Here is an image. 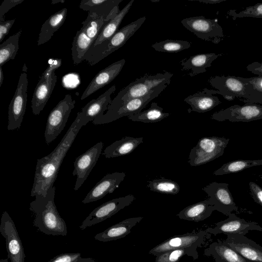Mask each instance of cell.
<instances>
[{"instance_id": "obj_1", "label": "cell", "mask_w": 262, "mask_h": 262, "mask_svg": "<svg viewBox=\"0 0 262 262\" xmlns=\"http://www.w3.org/2000/svg\"><path fill=\"white\" fill-rule=\"evenodd\" d=\"M82 126L80 118L77 115L66 135L53 151L37 160L31 196L36 195L46 196L48 190L54 186L63 160Z\"/></svg>"}, {"instance_id": "obj_2", "label": "cell", "mask_w": 262, "mask_h": 262, "mask_svg": "<svg viewBox=\"0 0 262 262\" xmlns=\"http://www.w3.org/2000/svg\"><path fill=\"white\" fill-rule=\"evenodd\" d=\"M55 187L51 186L46 196L36 195L29 209L34 215L33 226L47 235L66 236L67 227L54 203Z\"/></svg>"}, {"instance_id": "obj_3", "label": "cell", "mask_w": 262, "mask_h": 262, "mask_svg": "<svg viewBox=\"0 0 262 262\" xmlns=\"http://www.w3.org/2000/svg\"><path fill=\"white\" fill-rule=\"evenodd\" d=\"M173 74L168 72L156 75L146 74L120 91L112 100L106 112H111L129 100L144 96L158 86L169 85Z\"/></svg>"}, {"instance_id": "obj_4", "label": "cell", "mask_w": 262, "mask_h": 262, "mask_svg": "<svg viewBox=\"0 0 262 262\" xmlns=\"http://www.w3.org/2000/svg\"><path fill=\"white\" fill-rule=\"evenodd\" d=\"M146 20L141 17L118 30L110 39L96 46L90 47L83 60L94 66L102 59L122 47L135 34Z\"/></svg>"}, {"instance_id": "obj_5", "label": "cell", "mask_w": 262, "mask_h": 262, "mask_svg": "<svg viewBox=\"0 0 262 262\" xmlns=\"http://www.w3.org/2000/svg\"><path fill=\"white\" fill-rule=\"evenodd\" d=\"M229 139L221 137L201 138L190 150L188 163L192 166H200L222 156Z\"/></svg>"}, {"instance_id": "obj_6", "label": "cell", "mask_w": 262, "mask_h": 262, "mask_svg": "<svg viewBox=\"0 0 262 262\" xmlns=\"http://www.w3.org/2000/svg\"><path fill=\"white\" fill-rule=\"evenodd\" d=\"M61 59L50 60L49 65L40 77L31 100V108L35 115H38L46 105L57 80L55 71L61 65Z\"/></svg>"}, {"instance_id": "obj_7", "label": "cell", "mask_w": 262, "mask_h": 262, "mask_svg": "<svg viewBox=\"0 0 262 262\" xmlns=\"http://www.w3.org/2000/svg\"><path fill=\"white\" fill-rule=\"evenodd\" d=\"M168 86L167 84L157 87L144 96L129 100L118 108L106 112L97 117L93 121L95 125L110 123L121 117L138 114L144 108L148 103L158 97Z\"/></svg>"}, {"instance_id": "obj_8", "label": "cell", "mask_w": 262, "mask_h": 262, "mask_svg": "<svg viewBox=\"0 0 262 262\" xmlns=\"http://www.w3.org/2000/svg\"><path fill=\"white\" fill-rule=\"evenodd\" d=\"M75 100L70 94H67L50 113L45 132V141L49 144L54 141L64 129L72 110L74 108Z\"/></svg>"}, {"instance_id": "obj_9", "label": "cell", "mask_w": 262, "mask_h": 262, "mask_svg": "<svg viewBox=\"0 0 262 262\" xmlns=\"http://www.w3.org/2000/svg\"><path fill=\"white\" fill-rule=\"evenodd\" d=\"M181 23L198 38L205 41L217 44L225 37L223 28L216 19L203 16H193L182 19Z\"/></svg>"}, {"instance_id": "obj_10", "label": "cell", "mask_w": 262, "mask_h": 262, "mask_svg": "<svg viewBox=\"0 0 262 262\" xmlns=\"http://www.w3.org/2000/svg\"><path fill=\"white\" fill-rule=\"evenodd\" d=\"M28 86L27 75L26 72H23L8 107V130L18 129L21 126L26 112Z\"/></svg>"}, {"instance_id": "obj_11", "label": "cell", "mask_w": 262, "mask_h": 262, "mask_svg": "<svg viewBox=\"0 0 262 262\" xmlns=\"http://www.w3.org/2000/svg\"><path fill=\"white\" fill-rule=\"evenodd\" d=\"M206 230L186 233L170 237L152 248L149 253L155 256L165 251L176 249L186 248L197 252L202 247L208 235Z\"/></svg>"}, {"instance_id": "obj_12", "label": "cell", "mask_w": 262, "mask_h": 262, "mask_svg": "<svg viewBox=\"0 0 262 262\" xmlns=\"http://www.w3.org/2000/svg\"><path fill=\"white\" fill-rule=\"evenodd\" d=\"M0 233L5 238L8 257L11 262H25L26 255L15 224L7 211L3 212Z\"/></svg>"}, {"instance_id": "obj_13", "label": "cell", "mask_w": 262, "mask_h": 262, "mask_svg": "<svg viewBox=\"0 0 262 262\" xmlns=\"http://www.w3.org/2000/svg\"><path fill=\"white\" fill-rule=\"evenodd\" d=\"M212 119L217 121L228 120L230 122H250L262 119V105L246 103L243 105L235 104L215 112Z\"/></svg>"}, {"instance_id": "obj_14", "label": "cell", "mask_w": 262, "mask_h": 262, "mask_svg": "<svg viewBox=\"0 0 262 262\" xmlns=\"http://www.w3.org/2000/svg\"><path fill=\"white\" fill-rule=\"evenodd\" d=\"M228 187V183L213 182L202 188L207 194L209 204L214 207L215 210L227 216L238 210Z\"/></svg>"}, {"instance_id": "obj_15", "label": "cell", "mask_w": 262, "mask_h": 262, "mask_svg": "<svg viewBox=\"0 0 262 262\" xmlns=\"http://www.w3.org/2000/svg\"><path fill=\"white\" fill-rule=\"evenodd\" d=\"M133 194L114 199L94 209L79 226L81 230L91 227L111 217L121 209L130 205L135 200Z\"/></svg>"}, {"instance_id": "obj_16", "label": "cell", "mask_w": 262, "mask_h": 262, "mask_svg": "<svg viewBox=\"0 0 262 262\" xmlns=\"http://www.w3.org/2000/svg\"><path fill=\"white\" fill-rule=\"evenodd\" d=\"M210 84L217 90H210L213 94L222 95L225 99L232 101L235 97L245 99L246 84L238 77L215 76L208 80Z\"/></svg>"}, {"instance_id": "obj_17", "label": "cell", "mask_w": 262, "mask_h": 262, "mask_svg": "<svg viewBox=\"0 0 262 262\" xmlns=\"http://www.w3.org/2000/svg\"><path fill=\"white\" fill-rule=\"evenodd\" d=\"M103 146L102 142H99L76 158L73 172V175L77 176L75 190L79 189L87 179L101 154Z\"/></svg>"}, {"instance_id": "obj_18", "label": "cell", "mask_w": 262, "mask_h": 262, "mask_svg": "<svg viewBox=\"0 0 262 262\" xmlns=\"http://www.w3.org/2000/svg\"><path fill=\"white\" fill-rule=\"evenodd\" d=\"M228 216L227 219L215 223L214 227L207 228L206 231L215 235L221 233L245 235L251 230L262 231V227L256 222H247L233 213H230Z\"/></svg>"}, {"instance_id": "obj_19", "label": "cell", "mask_w": 262, "mask_h": 262, "mask_svg": "<svg viewBox=\"0 0 262 262\" xmlns=\"http://www.w3.org/2000/svg\"><path fill=\"white\" fill-rule=\"evenodd\" d=\"M223 242L246 259L262 262V247L244 235L228 234Z\"/></svg>"}, {"instance_id": "obj_20", "label": "cell", "mask_w": 262, "mask_h": 262, "mask_svg": "<svg viewBox=\"0 0 262 262\" xmlns=\"http://www.w3.org/2000/svg\"><path fill=\"white\" fill-rule=\"evenodd\" d=\"M115 91L116 86L113 85L97 98L92 99L82 108L77 115L79 117L82 126L90 121L93 122L96 118L104 114L112 101L111 96Z\"/></svg>"}, {"instance_id": "obj_21", "label": "cell", "mask_w": 262, "mask_h": 262, "mask_svg": "<svg viewBox=\"0 0 262 262\" xmlns=\"http://www.w3.org/2000/svg\"><path fill=\"white\" fill-rule=\"evenodd\" d=\"M125 173L115 172L106 174L89 191L82 201L88 204L98 201L106 194L113 192L117 189L125 177Z\"/></svg>"}, {"instance_id": "obj_22", "label": "cell", "mask_w": 262, "mask_h": 262, "mask_svg": "<svg viewBox=\"0 0 262 262\" xmlns=\"http://www.w3.org/2000/svg\"><path fill=\"white\" fill-rule=\"evenodd\" d=\"M125 60L122 59L99 72L93 78L81 96L83 100L111 82L122 70Z\"/></svg>"}, {"instance_id": "obj_23", "label": "cell", "mask_w": 262, "mask_h": 262, "mask_svg": "<svg viewBox=\"0 0 262 262\" xmlns=\"http://www.w3.org/2000/svg\"><path fill=\"white\" fill-rule=\"evenodd\" d=\"M122 1L83 0L79 7L89 13H95L107 20H111L120 12L119 5Z\"/></svg>"}, {"instance_id": "obj_24", "label": "cell", "mask_w": 262, "mask_h": 262, "mask_svg": "<svg viewBox=\"0 0 262 262\" xmlns=\"http://www.w3.org/2000/svg\"><path fill=\"white\" fill-rule=\"evenodd\" d=\"M143 219V217L142 216L126 219L97 234L94 238L100 242H106L123 238Z\"/></svg>"}, {"instance_id": "obj_25", "label": "cell", "mask_w": 262, "mask_h": 262, "mask_svg": "<svg viewBox=\"0 0 262 262\" xmlns=\"http://www.w3.org/2000/svg\"><path fill=\"white\" fill-rule=\"evenodd\" d=\"M204 255L212 256L215 262H252L219 239L205 250Z\"/></svg>"}, {"instance_id": "obj_26", "label": "cell", "mask_w": 262, "mask_h": 262, "mask_svg": "<svg viewBox=\"0 0 262 262\" xmlns=\"http://www.w3.org/2000/svg\"><path fill=\"white\" fill-rule=\"evenodd\" d=\"M184 101L191 107L190 111L205 113L211 111L221 103L217 96H214L210 90L205 88L185 98Z\"/></svg>"}, {"instance_id": "obj_27", "label": "cell", "mask_w": 262, "mask_h": 262, "mask_svg": "<svg viewBox=\"0 0 262 262\" xmlns=\"http://www.w3.org/2000/svg\"><path fill=\"white\" fill-rule=\"evenodd\" d=\"M222 54L214 53H202L190 56L188 58H184L181 61L182 70L191 72L188 74L191 77H193L199 74L206 72V68L211 66L212 62Z\"/></svg>"}, {"instance_id": "obj_28", "label": "cell", "mask_w": 262, "mask_h": 262, "mask_svg": "<svg viewBox=\"0 0 262 262\" xmlns=\"http://www.w3.org/2000/svg\"><path fill=\"white\" fill-rule=\"evenodd\" d=\"M143 137H125L117 140L105 148L102 154L106 158L128 155L143 142Z\"/></svg>"}, {"instance_id": "obj_29", "label": "cell", "mask_w": 262, "mask_h": 262, "mask_svg": "<svg viewBox=\"0 0 262 262\" xmlns=\"http://www.w3.org/2000/svg\"><path fill=\"white\" fill-rule=\"evenodd\" d=\"M214 210L206 199L185 207L177 215L180 219L199 222L209 217Z\"/></svg>"}, {"instance_id": "obj_30", "label": "cell", "mask_w": 262, "mask_h": 262, "mask_svg": "<svg viewBox=\"0 0 262 262\" xmlns=\"http://www.w3.org/2000/svg\"><path fill=\"white\" fill-rule=\"evenodd\" d=\"M67 15V9L64 8L51 15L42 24L39 34L37 45H41L49 41L54 33L63 25Z\"/></svg>"}, {"instance_id": "obj_31", "label": "cell", "mask_w": 262, "mask_h": 262, "mask_svg": "<svg viewBox=\"0 0 262 262\" xmlns=\"http://www.w3.org/2000/svg\"><path fill=\"white\" fill-rule=\"evenodd\" d=\"M94 42L86 35L82 27L77 32L71 48L72 59L75 64H78L84 60L86 53Z\"/></svg>"}, {"instance_id": "obj_32", "label": "cell", "mask_w": 262, "mask_h": 262, "mask_svg": "<svg viewBox=\"0 0 262 262\" xmlns=\"http://www.w3.org/2000/svg\"><path fill=\"white\" fill-rule=\"evenodd\" d=\"M134 2V0L129 2L117 15L105 26L97 38L92 45V46L99 45L104 41L110 39L118 30L119 26L128 12Z\"/></svg>"}, {"instance_id": "obj_33", "label": "cell", "mask_w": 262, "mask_h": 262, "mask_svg": "<svg viewBox=\"0 0 262 262\" xmlns=\"http://www.w3.org/2000/svg\"><path fill=\"white\" fill-rule=\"evenodd\" d=\"M163 108L159 106L157 103L152 102L150 107L147 110L128 116V118L133 121L144 123L159 122L170 115L168 113L163 112Z\"/></svg>"}, {"instance_id": "obj_34", "label": "cell", "mask_w": 262, "mask_h": 262, "mask_svg": "<svg viewBox=\"0 0 262 262\" xmlns=\"http://www.w3.org/2000/svg\"><path fill=\"white\" fill-rule=\"evenodd\" d=\"M21 32L20 29L0 45V67L15 58L18 50L19 38Z\"/></svg>"}, {"instance_id": "obj_35", "label": "cell", "mask_w": 262, "mask_h": 262, "mask_svg": "<svg viewBox=\"0 0 262 262\" xmlns=\"http://www.w3.org/2000/svg\"><path fill=\"white\" fill-rule=\"evenodd\" d=\"M110 21L95 13L88 12L86 18L82 22V27L86 35L95 41Z\"/></svg>"}, {"instance_id": "obj_36", "label": "cell", "mask_w": 262, "mask_h": 262, "mask_svg": "<svg viewBox=\"0 0 262 262\" xmlns=\"http://www.w3.org/2000/svg\"><path fill=\"white\" fill-rule=\"evenodd\" d=\"M262 165V159L260 160H237L228 162L223 164L213 172L215 176H221L236 173L248 168Z\"/></svg>"}, {"instance_id": "obj_37", "label": "cell", "mask_w": 262, "mask_h": 262, "mask_svg": "<svg viewBox=\"0 0 262 262\" xmlns=\"http://www.w3.org/2000/svg\"><path fill=\"white\" fill-rule=\"evenodd\" d=\"M147 187L152 191L167 194H177L180 189L176 182L164 178L148 181Z\"/></svg>"}, {"instance_id": "obj_38", "label": "cell", "mask_w": 262, "mask_h": 262, "mask_svg": "<svg viewBox=\"0 0 262 262\" xmlns=\"http://www.w3.org/2000/svg\"><path fill=\"white\" fill-rule=\"evenodd\" d=\"M191 257L193 259L199 258V253L189 249H171L156 256L155 262H179L184 255Z\"/></svg>"}, {"instance_id": "obj_39", "label": "cell", "mask_w": 262, "mask_h": 262, "mask_svg": "<svg viewBox=\"0 0 262 262\" xmlns=\"http://www.w3.org/2000/svg\"><path fill=\"white\" fill-rule=\"evenodd\" d=\"M191 43L186 40L166 39L157 42L151 47L157 51L165 53H178L189 48Z\"/></svg>"}, {"instance_id": "obj_40", "label": "cell", "mask_w": 262, "mask_h": 262, "mask_svg": "<svg viewBox=\"0 0 262 262\" xmlns=\"http://www.w3.org/2000/svg\"><path fill=\"white\" fill-rule=\"evenodd\" d=\"M227 14L234 20L243 17L262 18V3L247 7L239 12H237L236 10H230Z\"/></svg>"}, {"instance_id": "obj_41", "label": "cell", "mask_w": 262, "mask_h": 262, "mask_svg": "<svg viewBox=\"0 0 262 262\" xmlns=\"http://www.w3.org/2000/svg\"><path fill=\"white\" fill-rule=\"evenodd\" d=\"M238 77L246 84L245 93L246 97L247 95L250 94H262V76H258L250 78Z\"/></svg>"}, {"instance_id": "obj_42", "label": "cell", "mask_w": 262, "mask_h": 262, "mask_svg": "<svg viewBox=\"0 0 262 262\" xmlns=\"http://www.w3.org/2000/svg\"><path fill=\"white\" fill-rule=\"evenodd\" d=\"M48 262H98L95 259L83 258L80 253H66L60 254L50 259Z\"/></svg>"}, {"instance_id": "obj_43", "label": "cell", "mask_w": 262, "mask_h": 262, "mask_svg": "<svg viewBox=\"0 0 262 262\" xmlns=\"http://www.w3.org/2000/svg\"><path fill=\"white\" fill-rule=\"evenodd\" d=\"M24 0H5L0 6V21H5V15L11 9L21 4Z\"/></svg>"}, {"instance_id": "obj_44", "label": "cell", "mask_w": 262, "mask_h": 262, "mask_svg": "<svg viewBox=\"0 0 262 262\" xmlns=\"http://www.w3.org/2000/svg\"><path fill=\"white\" fill-rule=\"evenodd\" d=\"M250 194L255 202L262 206V188L253 182L249 183Z\"/></svg>"}, {"instance_id": "obj_45", "label": "cell", "mask_w": 262, "mask_h": 262, "mask_svg": "<svg viewBox=\"0 0 262 262\" xmlns=\"http://www.w3.org/2000/svg\"><path fill=\"white\" fill-rule=\"evenodd\" d=\"M15 21V19L5 21H0V42L9 33L10 29Z\"/></svg>"}, {"instance_id": "obj_46", "label": "cell", "mask_w": 262, "mask_h": 262, "mask_svg": "<svg viewBox=\"0 0 262 262\" xmlns=\"http://www.w3.org/2000/svg\"><path fill=\"white\" fill-rule=\"evenodd\" d=\"M247 70L253 74L262 76V60L261 61H254L246 67Z\"/></svg>"}, {"instance_id": "obj_47", "label": "cell", "mask_w": 262, "mask_h": 262, "mask_svg": "<svg viewBox=\"0 0 262 262\" xmlns=\"http://www.w3.org/2000/svg\"><path fill=\"white\" fill-rule=\"evenodd\" d=\"M245 103H254L262 105V94H252L247 95L246 99H241Z\"/></svg>"}, {"instance_id": "obj_48", "label": "cell", "mask_w": 262, "mask_h": 262, "mask_svg": "<svg viewBox=\"0 0 262 262\" xmlns=\"http://www.w3.org/2000/svg\"><path fill=\"white\" fill-rule=\"evenodd\" d=\"M191 1H198L208 4H216L226 1V0H189Z\"/></svg>"}, {"instance_id": "obj_49", "label": "cell", "mask_w": 262, "mask_h": 262, "mask_svg": "<svg viewBox=\"0 0 262 262\" xmlns=\"http://www.w3.org/2000/svg\"><path fill=\"white\" fill-rule=\"evenodd\" d=\"M4 79V75L3 74V71L2 67H0V87H1L3 80Z\"/></svg>"}, {"instance_id": "obj_50", "label": "cell", "mask_w": 262, "mask_h": 262, "mask_svg": "<svg viewBox=\"0 0 262 262\" xmlns=\"http://www.w3.org/2000/svg\"><path fill=\"white\" fill-rule=\"evenodd\" d=\"M65 2L64 0H52L51 1V4H56L58 3H64Z\"/></svg>"}, {"instance_id": "obj_51", "label": "cell", "mask_w": 262, "mask_h": 262, "mask_svg": "<svg viewBox=\"0 0 262 262\" xmlns=\"http://www.w3.org/2000/svg\"><path fill=\"white\" fill-rule=\"evenodd\" d=\"M8 259H9L8 258H5V259H1L0 262H8Z\"/></svg>"}]
</instances>
